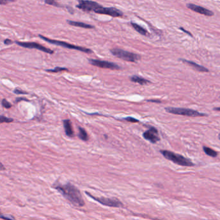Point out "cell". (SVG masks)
<instances>
[{
  "label": "cell",
  "mask_w": 220,
  "mask_h": 220,
  "mask_svg": "<svg viewBox=\"0 0 220 220\" xmlns=\"http://www.w3.org/2000/svg\"><path fill=\"white\" fill-rule=\"evenodd\" d=\"M186 6L188 8H189L190 10H193V11H194L196 13H198V14L204 15L205 16L211 17V16H213L214 15V13L212 11V10H208V9L204 8L203 7H201V6H198V5L193 4V3H187Z\"/></svg>",
  "instance_id": "11"
},
{
  "label": "cell",
  "mask_w": 220,
  "mask_h": 220,
  "mask_svg": "<svg viewBox=\"0 0 220 220\" xmlns=\"http://www.w3.org/2000/svg\"><path fill=\"white\" fill-rule=\"evenodd\" d=\"M53 187L73 206L82 207L85 205L81 191L70 182L62 184L57 182L53 185Z\"/></svg>",
  "instance_id": "1"
},
{
  "label": "cell",
  "mask_w": 220,
  "mask_h": 220,
  "mask_svg": "<svg viewBox=\"0 0 220 220\" xmlns=\"http://www.w3.org/2000/svg\"><path fill=\"white\" fill-rule=\"evenodd\" d=\"M160 153L164 156V158L177 165L184 167H192L194 165V164L191 160L181 154L174 153L168 150H160Z\"/></svg>",
  "instance_id": "2"
},
{
  "label": "cell",
  "mask_w": 220,
  "mask_h": 220,
  "mask_svg": "<svg viewBox=\"0 0 220 220\" xmlns=\"http://www.w3.org/2000/svg\"><path fill=\"white\" fill-rule=\"evenodd\" d=\"M110 51L114 56L126 61L136 62L140 59V56L139 55L120 48H113Z\"/></svg>",
  "instance_id": "6"
},
{
  "label": "cell",
  "mask_w": 220,
  "mask_h": 220,
  "mask_svg": "<svg viewBox=\"0 0 220 220\" xmlns=\"http://www.w3.org/2000/svg\"><path fill=\"white\" fill-rule=\"evenodd\" d=\"M203 151L205 152V153L209 156H211V157H213V158H214V157H216L218 156L217 151H214V149H213L210 148H208V147H207V146H203Z\"/></svg>",
  "instance_id": "18"
},
{
  "label": "cell",
  "mask_w": 220,
  "mask_h": 220,
  "mask_svg": "<svg viewBox=\"0 0 220 220\" xmlns=\"http://www.w3.org/2000/svg\"><path fill=\"white\" fill-rule=\"evenodd\" d=\"M4 43H5V45H10V44H12V43H13V41H12L11 40H10V39H7L5 40Z\"/></svg>",
  "instance_id": "29"
},
{
  "label": "cell",
  "mask_w": 220,
  "mask_h": 220,
  "mask_svg": "<svg viewBox=\"0 0 220 220\" xmlns=\"http://www.w3.org/2000/svg\"><path fill=\"white\" fill-rule=\"evenodd\" d=\"M149 102H160L161 101L160 100H148Z\"/></svg>",
  "instance_id": "32"
},
{
  "label": "cell",
  "mask_w": 220,
  "mask_h": 220,
  "mask_svg": "<svg viewBox=\"0 0 220 220\" xmlns=\"http://www.w3.org/2000/svg\"><path fill=\"white\" fill-rule=\"evenodd\" d=\"M124 119H125V120L128 121V122H139L138 120L135 119H134V118H133V117H127V118H125Z\"/></svg>",
  "instance_id": "27"
},
{
  "label": "cell",
  "mask_w": 220,
  "mask_h": 220,
  "mask_svg": "<svg viewBox=\"0 0 220 220\" xmlns=\"http://www.w3.org/2000/svg\"><path fill=\"white\" fill-rule=\"evenodd\" d=\"M218 139H219V140H220V133L219 134V135H218Z\"/></svg>",
  "instance_id": "34"
},
{
  "label": "cell",
  "mask_w": 220,
  "mask_h": 220,
  "mask_svg": "<svg viewBox=\"0 0 220 220\" xmlns=\"http://www.w3.org/2000/svg\"><path fill=\"white\" fill-rule=\"evenodd\" d=\"M79 137L83 141H88L89 138L88 135L85 129H83L82 128L79 127Z\"/></svg>",
  "instance_id": "19"
},
{
  "label": "cell",
  "mask_w": 220,
  "mask_h": 220,
  "mask_svg": "<svg viewBox=\"0 0 220 220\" xmlns=\"http://www.w3.org/2000/svg\"><path fill=\"white\" fill-rule=\"evenodd\" d=\"M143 137L145 139L149 140L153 144H154L160 140L159 132L154 127H151L149 130L145 131L143 133Z\"/></svg>",
  "instance_id": "12"
},
{
  "label": "cell",
  "mask_w": 220,
  "mask_h": 220,
  "mask_svg": "<svg viewBox=\"0 0 220 220\" xmlns=\"http://www.w3.org/2000/svg\"><path fill=\"white\" fill-rule=\"evenodd\" d=\"M180 29L182 30V31H183V32H185V33H186L187 34H188V35H189L190 36H191V37H193V34L190 32H188V31H187V30H186L185 29H184L183 28H182V27H180Z\"/></svg>",
  "instance_id": "28"
},
{
  "label": "cell",
  "mask_w": 220,
  "mask_h": 220,
  "mask_svg": "<svg viewBox=\"0 0 220 220\" xmlns=\"http://www.w3.org/2000/svg\"><path fill=\"white\" fill-rule=\"evenodd\" d=\"M97 14L108 15L113 17H119L123 16V12L120 10L114 7H101L97 11Z\"/></svg>",
  "instance_id": "10"
},
{
  "label": "cell",
  "mask_w": 220,
  "mask_h": 220,
  "mask_svg": "<svg viewBox=\"0 0 220 220\" xmlns=\"http://www.w3.org/2000/svg\"><path fill=\"white\" fill-rule=\"evenodd\" d=\"M21 100H26V101H28V99H25V98H17L16 100V102H17L19 101H21Z\"/></svg>",
  "instance_id": "31"
},
{
  "label": "cell",
  "mask_w": 220,
  "mask_h": 220,
  "mask_svg": "<svg viewBox=\"0 0 220 220\" xmlns=\"http://www.w3.org/2000/svg\"><path fill=\"white\" fill-rule=\"evenodd\" d=\"M0 219H5V220H16L12 216L3 214L1 212H0Z\"/></svg>",
  "instance_id": "22"
},
{
  "label": "cell",
  "mask_w": 220,
  "mask_h": 220,
  "mask_svg": "<svg viewBox=\"0 0 220 220\" xmlns=\"http://www.w3.org/2000/svg\"><path fill=\"white\" fill-rule=\"evenodd\" d=\"M131 25L132 27L136 31H137V32H139L141 35L144 36H149V32H148V30H146L144 27H141L140 25H138L137 23H133V22H131Z\"/></svg>",
  "instance_id": "16"
},
{
  "label": "cell",
  "mask_w": 220,
  "mask_h": 220,
  "mask_svg": "<svg viewBox=\"0 0 220 220\" xmlns=\"http://www.w3.org/2000/svg\"><path fill=\"white\" fill-rule=\"evenodd\" d=\"M165 111L169 113L174 114V115H183V116H187V117H205L207 116V115L203 113L199 112L196 110L188 109V108H165Z\"/></svg>",
  "instance_id": "4"
},
{
  "label": "cell",
  "mask_w": 220,
  "mask_h": 220,
  "mask_svg": "<svg viewBox=\"0 0 220 220\" xmlns=\"http://www.w3.org/2000/svg\"><path fill=\"white\" fill-rule=\"evenodd\" d=\"M15 43L18 45L19 46L23 47V48H30V49H37L40 51H42L45 53L52 54H54V51L51 50L48 48H46L43 46V45H41L39 43H34V42H20V41H16Z\"/></svg>",
  "instance_id": "8"
},
{
  "label": "cell",
  "mask_w": 220,
  "mask_h": 220,
  "mask_svg": "<svg viewBox=\"0 0 220 220\" xmlns=\"http://www.w3.org/2000/svg\"><path fill=\"white\" fill-rule=\"evenodd\" d=\"M6 169L5 166L3 165V164L0 162V171H5Z\"/></svg>",
  "instance_id": "30"
},
{
  "label": "cell",
  "mask_w": 220,
  "mask_h": 220,
  "mask_svg": "<svg viewBox=\"0 0 220 220\" xmlns=\"http://www.w3.org/2000/svg\"><path fill=\"white\" fill-rule=\"evenodd\" d=\"M45 3H46L48 5L54 6L56 7H62V8L64 7L63 5H62L60 3H59L56 1V0H45Z\"/></svg>",
  "instance_id": "20"
},
{
  "label": "cell",
  "mask_w": 220,
  "mask_h": 220,
  "mask_svg": "<svg viewBox=\"0 0 220 220\" xmlns=\"http://www.w3.org/2000/svg\"><path fill=\"white\" fill-rule=\"evenodd\" d=\"M14 92L16 94H17V95H21V94H27V93L26 91H24L22 90H19V89H16Z\"/></svg>",
  "instance_id": "26"
},
{
  "label": "cell",
  "mask_w": 220,
  "mask_h": 220,
  "mask_svg": "<svg viewBox=\"0 0 220 220\" xmlns=\"http://www.w3.org/2000/svg\"><path fill=\"white\" fill-rule=\"evenodd\" d=\"M214 110L217 111H220V108H214Z\"/></svg>",
  "instance_id": "33"
},
{
  "label": "cell",
  "mask_w": 220,
  "mask_h": 220,
  "mask_svg": "<svg viewBox=\"0 0 220 220\" xmlns=\"http://www.w3.org/2000/svg\"><path fill=\"white\" fill-rule=\"evenodd\" d=\"M182 61H183V62H185L188 65L191 66L192 68H193L194 70L200 71V72H208L209 70L208 68H205L203 66L197 64L196 62L191 61H188V60H186V59H180Z\"/></svg>",
  "instance_id": "13"
},
{
  "label": "cell",
  "mask_w": 220,
  "mask_h": 220,
  "mask_svg": "<svg viewBox=\"0 0 220 220\" xmlns=\"http://www.w3.org/2000/svg\"><path fill=\"white\" fill-rule=\"evenodd\" d=\"M66 22H67V23L69 24L70 25L74 26V27H81V28H83L91 29V28H95V27L91 25L86 24V23H82V22H74V21H71V20H67Z\"/></svg>",
  "instance_id": "14"
},
{
  "label": "cell",
  "mask_w": 220,
  "mask_h": 220,
  "mask_svg": "<svg viewBox=\"0 0 220 220\" xmlns=\"http://www.w3.org/2000/svg\"><path fill=\"white\" fill-rule=\"evenodd\" d=\"M62 122H63V125H64V128L65 130L66 134L68 136V137H72L74 134H73V131L72 129V126H71V124L70 120L66 119V120H63Z\"/></svg>",
  "instance_id": "15"
},
{
  "label": "cell",
  "mask_w": 220,
  "mask_h": 220,
  "mask_svg": "<svg viewBox=\"0 0 220 220\" xmlns=\"http://www.w3.org/2000/svg\"><path fill=\"white\" fill-rule=\"evenodd\" d=\"M64 70H67V69H66V68H65L56 67V68H55L54 69H52V70H46V71H49V72L57 73V72H59V71H64Z\"/></svg>",
  "instance_id": "24"
},
{
  "label": "cell",
  "mask_w": 220,
  "mask_h": 220,
  "mask_svg": "<svg viewBox=\"0 0 220 220\" xmlns=\"http://www.w3.org/2000/svg\"><path fill=\"white\" fill-rule=\"evenodd\" d=\"M79 4L76 6L77 8L82 10L84 12H93L97 14L99 8L102 7L96 2L91 0H78Z\"/></svg>",
  "instance_id": "7"
},
{
  "label": "cell",
  "mask_w": 220,
  "mask_h": 220,
  "mask_svg": "<svg viewBox=\"0 0 220 220\" xmlns=\"http://www.w3.org/2000/svg\"><path fill=\"white\" fill-rule=\"evenodd\" d=\"M14 121L13 119L8 118L3 115H0V124L2 123H10Z\"/></svg>",
  "instance_id": "21"
},
{
  "label": "cell",
  "mask_w": 220,
  "mask_h": 220,
  "mask_svg": "<svg viewBox=\"0 0 220 220\" xmlns=\"http://www.w3.org/2000/svg\"><path fill=\"white\" fill-rule=\"evenodd\" d=\"M90 63L95 66H97L99 68H107V69H111V70H119L120 66L117 65L116 63H114V62L106 61H101V60H97V59H88Z\"/></svg>",
  "instance_id": "9"
},
{
  "label": "cell",
  "mask_w": 220,
  "mask_h": 220,
  "mask_svg": "<svg viewBox=\"0 0 220 220\" xmlns=\"http://www.w3.org/2000/svg\"><path fill=\"white\" fill-rule=\"evenodd\" d=\"M89 197H90L93 200L100 203L102 205L107 206L110 207L120 208L123 207L124 204L119 199L117 198H106V197H96L93 196L91 193L88 192L85 193Z\"/></svg>",
  "instance_id": "3"
},
{
  "label": "cell",
  "mask_w": 220,
  "mask_h": 220,
  "mask_svg": "<svg viewBox=\"0 0 220 220\" xmlns=\"http://www.w3.org/2000/svg\"><path fill=\"white\" fill-rule=\"evenodd\" d=\"M130 80L132 82L138 83V84H139V85H146V84L150 82L149 81H148L147 79H145L143 77H141L140 76H132L131 77H130Z\"/></svg>",
  "instance_id": "17"
},
{
  "label": "cell",
  "mask_w": 220,
  "mask_h": 220,
  "mask_svg": "<svg viewBox=\"0 0 220 220\" xmlns=\"http://www.w3.org/2000/svg\"><path fill=\"white\" fill-rule=\"evenodd\" d=\"M39 37L41 38L42 39H43L44 41L48 42L49 43L53 44V45H56L57 46H60L62 47H65L66 48H69V49H72V50H76L78 51H81L82 52H85V53H87V54H90L92 53V51L87 48H85V47H82V46H76L74 45H71L70 43H66V42H64V41H58V40H54V39H49L48 37H46L42 35H39Z\"/></svg>",
  "instance_id": "5"
},
{
  "label": "cell",
  "mask_w": 220,
  "mask_h": 220,
  "mask_svg": "<svg viewBox=\"0 0 220 220\" xmlns=\"http://www.w3.org/2000/svg\"><path fill=\"white\" fill-rule=\"evenodd\" d=\"M2 106L6 108V109H9L12 107V104H10L9 102H8L6 99H3L2 101Z\"/></svg>",
  "instance_id": "23"
},
{
  "label": "cell",
  "mask_w": 220,
  "mask_h": 220,
  "mask_svg": "<svg viewBox=\"0 0 220 220\" xmlns=\"http://www.w3.org/2000/svg\"><path fill=\"white\" fill-rule=\"evenodd\" d=\"M14 0H0V5H7L10 2H14Z\"/></svg>",
  "instance_id": "25"
}]
</instances>
